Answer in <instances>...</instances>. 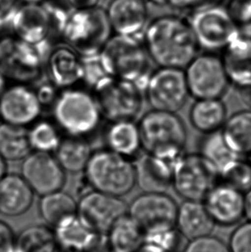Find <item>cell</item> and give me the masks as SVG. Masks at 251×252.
I'll return each mask as SVG.
<instances>
[{"label": "cell", "instance_id": "obj_21", "mask_svg": "<svg viewBox=\"0 0 251 252\" xmlns=\"http://www.w3.org/2000/svg\"><path fill=\"white\" fill-rule=\"evenodd\" d=\"M53 229L59 250L65 252H92L100 246H107L106 235L94 232L77 215L64 219Z\"/></svg>", "mask_w": 251, "mask_h": 252}, {"label": "cell", "instance_id": "obj_44", "mask_svg": "<svg viewBox=\"0 0 251 252\" xmlns=\"http://www.w3.org/2000/svg\"><path fill=\"white\" fill-rule=\"evenodd\" d=\"M0 252H18L17 237L6 222L0 220Z\"/></svg>", "mask_w": 251, "mask_h": 252}, {"label": "cell", "instance_id": "obj_45", "mask_svg": "<svg viewBox=\"0 0 251 252\" xmlns=\"http://www.w3.org/2000/svg\"><path fill=\"white\" fill-rule=\"evenodd\" d=\"M18 0H0V22L9 20L17 9Z\"/></svg>", "mask_w": 251, "mask_h": 252}, {"label": "cell", "instance_id": "obj_26", "mask_svg": "<svg viewBox=\"0 0 251 252\" xmlns=\"http://www.w3.org/2000/svg\"><path fill=\"white\" fill-rule=\"evenodd\" d=\"M103 138L106 148L132 160L139 157L142 149L139 125L135 121L109 123Z\"/></svg>", "mask_w": 251, "mask_h": 252}, {"label": "cell", "instance_id": "obj_7", "mask_svg": "<svg viewBox=\"0 0 251 252\" xmlns=\"http://www.w3.org/2000/svg\"><path fill=\"white\" fill-rule=\"evenodd\" d=\"M113 35L106 10L100 7L73 10L68 15L62 41L81 56L98 55Z\"/></svg>", "mask_w": 251, "mask_h": 252}, {"label": "cell", "instance_id": "obj_42", "mask_svg": "<svg viewBox=\"0 0 251 252\" xmlns=\"http://www.w3.org/2000/svg\"><path fill=\"white\" fill-rule=\"evenodd\" d=\"M36 85L37 86L34 88L37 94L38 98L41 102L43 110L46 108L51 109L52 106L54 104L61 90L53 85L48 79L46 81L41 80L36 83Z\"/></svg>", "mask_w": 251, "mask_h": 252}, {"label": "cell", "instance_id": "obj_46", "mask_svg": "<svg viewBox=\"0 0 251 252\" xmlns=\"http://www.w3.org/2000/svg\"><path fill=\"white\" fill-rule=\"evenodd\" d=\"M73 10L89 9L97 6L100 0H58Z\"/></svg>", "mask_w": 251, "mask_h": 252}, {"label": "cell", "instance_id": "obj_19", "mask_svg": "<svg viewBox=\"0 0 251 252\" xmlns=\"http://www.w3.org/2000/svg\"><path fill=\"white\" fill-rule=\"evenodd\" d=\"M202 201L215 225L229 227L245 218V194L222 182H219Z\"/></svg>", "mask_w": 251, "mask_h": 252}, {"label": "cell", "instance_id": "obj_40", "mask_svg": "<svg viewBox=\"0 0 251 252\" xmlns=\"http://www.w3.org/2000/svg\"><path fill=\"white\" fill-rule=\"evenodd\" d=\"M231 252H251V220L238 225L229 239Z\"/></svg>", "mask_w": 251, "mask_h": 252}, {"label": "cell", "instance_id": "obj_34", "mask_svg": "<svg viewBox=\"0 0 251 252\" xmlns=\"http://www.w3.org/2000/svg\"><path fill=\"white\" fill-rule=\"evenodd\" d=\"M63 136L53 119L40 118L28 127L29 142L33 152L55 154Z\"/></svg>", "mask_w": 251, "mask_h": 252}, {"label": "cell", "instance_id": "obj_43", "mask_svg": "<svg viewBox=\"0 0 251 252\" xmlns=\"http://www.w3.org/2000/svg\"><path fill=\"white\" fill-rule=\"evenodd\" d=\"M226 0H164L169 6L177 10L193 11L202 7L222 4Z\"/></svg>", "mask_w": 251, "mask_h": 252}, {"label": "cell", "instance_id": "obj_25", "mask_svg": "<svg viewBox=\"0 0 251 252\" xmlns=\"http://www.w3.org/2000/svg\"><path fill=\"white\" fill-rule=\"evenodd\" d=\"M214 226L203 201L184 200L178 205L176 227L188 241L210 235Z\"/></svg>", "mask_w": 251, "mask_h": 252}, {"label": "cell", "instance_id": "obj_5", "mask_svg": "<svg viewBox=\"0 0 251 252\" xmlns=\"http://www.w3.org/2000/svg\"><path fill=\"white\" fill-rule=\"evenodd\" d=\"M142 149L157 157H182L185 153L187 127L177 113L152 109L138 123Z\"/></svg>", "mask_w": 251, "mask_h": 252}, {"label": "cell", "instance_id": "obj_16", "mask_svg": "<svg viewBox=\"0 0 251 252\" xmlns=\"http://www.w3.org/2000/svg\"><path fill=\"white\" fill-rule=\"evenodd\" d=\"M43 111L32 85L11 83L0 95V119L3 123L28 128L41 118Z\"/></svg>", "mask_w": 251, "mask_h": 252}, {"label": "cell", "instance_id": "obj_49", "mask_svg": "<svg viewBox=\"0 0 251 252\" xmlns=\"http://www.w3.org/2000/svg\"><path fill=\"white\" fill-rule=\"evenodd\" d=\"M7 164L6 161L0 156V179L6 174Z\"/></svg>", "mask_w": 251, "mask_h": 252}, {"label": "cell", "instance_id": "obj_52", "mask_svg": "<svg viewBox=\"0 0 251 252\" xmlns=\"http://www.w3.org/2000/svg\"><path fill=\"white\" fill-rule=\"evenodd\" d=\"M250 162H251V159H250Z\"/></svg>", "mask_w": 251, "mask_h": 252}, {"label": "cell", "instance_id": "obj_6", "mask_svg": "<svg viewBox=\"0 0 251 252\" xmlns=\"http://www.w3.org/2000/svg\"><path fill=\"white\" fill-rule=\"evenodd\" d=\"M84 172L92 189L117 197L130 193L137 184L134 161L108 148L93 151Z\"/></svg>", "mask_w": 251, "mask_h": 252}, {"label": "cell", "instance_id": "obj_29", "mask_svg": "<svg viewBox=\"0 0 251 252\" xmlns=\"http://www.w3.org/2000/svg\"><path fill=\"white\" fill-rule=\"evenodd\" d=\"M92 154L87 139L64 135L54 154L65 172L79 173L85 171Z\"/></svg>", "mask_w": 251, "mask_h": 252}, {"label": "cell", "instance_id": "obj_53", "mask_svg": "<svg viewBox=\"0 0 251 252\" xmlns=\"http://www.w3.org/2000/svg\"></svg>", "mask_w": 251, "mask_h": 252}, {"label": "cell", "instance_id": "obj_17", "mask_svg": "<svg viewBox=\"0 0 251 252\" xmlns=\"http://www.w3.org/2000/svg\"><path fill=\"white\" fill-rule=\"evenodd\" d=\"M21 176L40 196L62 190L66 182V172L50 153L32 151L23 160Z\"/></svg>", "mask_w": 251, "mask_h": 252}, {"label": "cell", "instance_id": "obj_28", "mask_svg": "<svg viewBox=\"0 0 251 252\" xmlns=\"http://www.w3.org/2000/svg\"><path fill=\"white\" fill-rule=\"evenodd\" d=\"M111 252H137L145 244V232L128 215L118 219L106 234Z\"/></svg>", "mask_w": 251, "mask_h": 252}, {"label": "cell", "instance_id": "obj_31", "mask_svg": "<svg viewBox=\"0 0 251 252\" xmlns=\"http://www.w3.org/2000/svg\"><path fill=\"white\" fill-rule=\"evenodd\" d=\"M38 210L44 221L54 228L64 219L77 215L78 202L62 189L41 196Z\"/></svg>", "mask_w": 251, "mask_h": 252}, {"label": "cell", "instance_id": "obj_24", "mask_svg": "<svg viewBox=\"0 0 251 252\" xmlns=\"http://www.w3.org/2000/svg\"><path fill=\"white\" fill-rule=\"evenodd\" d=\"M34 195L21 174H5L0 179V215L6 217L24 215L33 204Z\"/></svg>", "mask_w": 251, "mask_h": 252}, {"label": "cell", "instance_id": "obj_4", "mask_svg": "<svg viewBox=\"0 0 251 252\" xmlns=\"http://www.w3.org/2000/svg\"><path fill=\"white\" fill-rule=\"evenodd\" d=\"M107 75L134 83L144 93L152 73L149 55L139 38L113 34L99 53Z\"/></svg>", "mask_w": 251, "mask_h": 252}, {"label": "cell", "instance_id": "obj_1", "mask_svg": "<svg viewBox=\"0 0 251 252\" xmlns=\"http://www.w3.org/2000/svg\"><path fill=\"white\" fill-rule=\"evenodd\" d=\"M142 36L151 61L158 67L184 69L200 50L188 21L177 15L154 18Z\"/></svg>", "mask_w": 251, "mask_h": 252}, {"label": "cell", "instance_id": "obj_13", "mask_svg": "<svg viewBox=\"0 0 251 252\" xmlns=\"http://www.w3.org/2000/svg\"><path fill=\"white\" fill-rule=\"evenodd\" d=\"M189 95L184 69L158 67L151 73L145 98L152 109L177 113Z\"/></svg>", "mask_w": 251, "mask_h": 252}, {"label": "cell", "instance_id": "obj_2", "mask_svg": "<svg viewBox=\"0 0 251 252\" xmlns=\"http://www.w3.org/2000/svg\"><path fill=\"white\" fill-rule=\"evenodd\" d=\"M71 10L58 0L24 3L11 15L10 30L16 37L36 48L44 60L52 46L62 41V31Z\"/></svg>", "mask_w": 251, "mask_h": 252}, {"label": "cell", "instance_id": "obj_48", "mask_svg": "<svg viewBox=\"0 0 251 252\" xmlns=\"http://www.w3.org/2000/svg\"><path fill=\"white\" fill-rule=\"evenodd\" d=\"M137 252H165L162 251V250L158 249V248H157L155 246H151V245H148V244H144L143 245L142 247L140 248V249Z\"/></svg>", "mask_w": 251, "mask_h": 252}, {"label": "cell", "instance_id": "obj_8", "mask_svg": "<svg viewBox=\"0 0 251 252\" xmlns=\"http://www.w3.org/2000/svg\"><path fill=\"white\" fill-rule=\"evenodd\" d=\"M0 72L7 81L34 85L44 75V60L36 48L16 37L10 24L0 27Z\"/></svg>", "mask_w": 251, "mask_h": 252}, {"label": "cell", "instance_id": "obj_15", "mask_svg": "<svg viewBox=\"0 0 251 252\" xmlns=\"http://www.w3.org/2000/svg\"><path fill=\"white\" fill-rule=\"evenodd\" d=\"M126 214L127 205L121 197L92 189L82 194L78 202V218L102 235H106L113 224Z\"/></svg>", "mask_w": 251, "mask_h": 252}, {"label": "cell", "instance_id": "obj_3", "mask_svg": "<svg viewBox=\"0 0 251 252\" xmlns=\"http://www.w3.org/2000/svg\"><path fill=\"white\" fill-rule=\"evenodd\" d=\"M50 110L52 119L65 136L87 139L103 121L93 92L79 85L61 90Z\"/></svg>", "mask_w": 251, "mask_h": 252}, {"label": "cell", "instance_id": "obj_50", "mask_svg": "<svg viewBox=\"0 0 251 252\" xmlns=\"http://www.w3.org/2000/svg\"><path fill=\"white\" fill-rule=\"evenodd\" d=\"M8 85V81L7 79L4 78V76L0 72V95L2 94V92L4 91V89L6 88Z\"/></svg>", "mask_w": 251, "mask_h": 252}, {"label": "cell", "instance_id": "obj_38", "mask_svg": "<svg viewBox=\"0 0 251 252\" xmlns=\"http://www.w3.org/2000/svg\"><path fill=\"white\" fill-rule=\"evenodd\" d=\"M82 84L91 91L107 75L98 55L82 56Z\"/></svg>", "mask_w": 251, "mask_h": 252}, {"label": "cell", "instance_id": "obj_41", "mask_svg": "<svg viewBox=\"0 0 251 252\" xmlns=\"http://www.w3.org/2000/svg\"><path fill=\"white\" fill-rule=\"evenodd\" d=\"M226 8L240 29L251 27V0H229Z\"/></svg>", "mask_w": 251, "mask_h": 252}, {"label": "cell", "instance_id": "obj_20", "mask_svg": "<svg viewBox=\"0 0 251 252\" xmlns=\"http://www.w3.org/2000/svg\"><path fill=\"white\" fill-rule=\"evenodd\" d=\"M106 12L115 34L139 38L148 24L146 0H111Z\"/></svg>", "mask_w": 251, "mask_h": 252}, {"label": "cell", "instance_id": "obj_51", "mask_svg": "<svg viewBox=\"0 0 251 252\" xmlns=\"http://www.w3.org/2000/svg\"><path fill=\"white\" fill-rule=\"evenodd\" d=\"M24 3H42L48 0H21Z\"/></svg>", "mask_w": 251, "mask_h": 252}, {"label": "cell", "instance_id": "obj_12", "mask_svg": "<svg viewBox=\"0 0 251 252\" xmlns=\"http://www.w3.org/2000/svg\"><path fill=\"white\" fill-rule=\"evenodd\" d=\"M189 95L193 98H221L230 85L222 59L214 53L198 54L184 68Z\"/></svg>", "mask_w": 251, "mask_h": 252}, {"label": "cell", "instance_id": "obj_35", "mask_svg": "<svg viewBox=\"0 0 251 252\" xmlns=\"http://www.w3.org/2000/svg\"><path fill=\"white\" fill-rule=\"evenodd\" d=\"M199 143V154L219 170V173L228 164L240 158L228 147L221 130L204 134Z\"/></svg>", "mask_w": 251, "mask_h": 252}, {"label": "cell", "instance_id": "obj_32", "mask_svg": "<svg viewBox=\"0 0 251 252\" xmlns=\"http://www.w3.org/2000/svg\"><path fill=\"white\" fill-rule=\"evenodd\" d=\"M31 152L27 127L0 123V156L4 160H24Z\"/></svg>", "mask_w": 251, "mask_h": 252}, {"label": "cell", "instance_id": "obj_27", "mask_svg": "<svg viewBox=\"0 0 251 252\" xmlns=\"http://www.w3.org/2000/svg\"><path fill=\"white\" fill-rule=\"evenodd\" d=\"M190 124L203 134L223 128L227 120V107L221 98L197 99L188 113Z\"/></svg>", "mask_w": 251, "mask_h": 252}, {"label": "cell", "instance_id": "obj_14", "mask_svg": "<svg viewBox=\"0 0 251 252\" xmlns=\"http://www.w3.org/2000/svg\"><path fill=\"white\" fill-rule=\"evenodd\" d=\"M178 205L173 197L163 192H144L127 206V214L143 231L153 232L176 226Z\"/></svg>", "mask_w": 251, "mask_h": 252}, {"label": "cell", "instance_id": "obj_18", "mask_svg": "<svg viewBox=\"0 0 251 252\" xmlns=\"http://www.w3.org/2000/svg\"><path fill=\"white\" fill-rule=\"evenodd\" d=\"M46 79L60 90L82 84V56L63 42L53 45L44 58Z\"/></svg>", "mask_w": 251, "mask_h": 252}, {"label": "cell", "instance_id": "obj_37", "mask_svg": "<svg viewBox=\"0 0 251 252\" xmlns=\"http://www.w3.org/2000/svg\"><path fill=\"white\" fill-rule=\"evenodd\" d=\"M145 243L165 252H184L188 240L176 226L145 233Z\"/></svg>", "mask_w": 251, "mask_h": 252}, {"label": "cell", "instance_id": "obj_30", "mask_svg": "<svg viewBox=\"0 0 251 252\" xmlns=\"http://www.w3.org/2000/svg\"><path fill=\"white\" fill-rule=\"evenodd\" d=\"M228 147L238 156L251 155V109L235 112L221 129Z\"/></svg>", "mask_w": 251, "mask_h": 252}, {"label": "cell", "instance_id": "obj_39", "mask_svg": "<svg viewBox=\"0 0 251 252\" xmlns=\"http://www.w3.org/2000/svg\"><path fill=\"white\" fill-rule=\"evenodd\" d=\"M184 252H231L229 246L215 236L207 235L188 241Z\"/></svg>", "mask_w": 251, "mask_h": 252}, {"label": "cell", "instance_id": "obj_23", "mask_svg": "<svg viewBox=\"0 0 251 252\" xmlns=\"http://www.w3.org/2000/svg\"><path fill=\"white\" fill-rule=\"evenodd\" d=\"M230 85L251 90V35L240 34L222 51Z\"/></svg>", "mask_w": 251, "mask_h": 252}, {"label": "cell", "instance_id": "obj_47", "mask_svg": "<svg viewBox=\"0 0 251 252\" xmlns=\"http://www.w3.org/2000/svg\"><path fill=\"white\" fill-rule=\"evenodd\" d=\"M245 218L251 220V189L245 193Z\"/></svg>", "mask_w": 251, "mask_h": 252}, {"label": "cell", "instance_id": "obj_11", "mask_svg": "<svg viewBox=\"0 0 251 252\" xmlns=\"http://www.w3.org/2000/svg\"><path fill=\"white\" fill-rule=\"evenodd\" d=\"M220 182L219 170L199 153L184 154L174 170L171 186L188 201H203Z\"/></svg>", "mask_w": 251, "mask_h": 252}, {"label": "cell", "instance_id": "obj_22", "mask_svg": "<svg viewBox=\"0 0 251 252\" xmlns=\"http://www.w3.org/2000/svg\"><path fill=\"white\" fill-rule=\"evenodd\" d=\"M179 158L157 157L145 154L136 158L137 184L145 192H163L171 186L174 170Z\"/></svg>", "mask_w": 251, "mask_h": 252}, {"label": "cell", "instance_id": "obj_10", "mask_svg": "<svg viewBox=\"0 0 251 252\" xmlns=\"http://www.w3.org/2000/svg\"><path fill=\"white\" fill-rule=\"evenodd\" d=\"M200 49L223 51L241 34V29L223 4H214L193 10L188 19Z\"/></svg>", "mask_w": 251, "mask_h": 252}, {"label": "cell", "instance_id": "obj_36", "mask_svg": "<svg viewBox=\"0 0 251 252\" xmlns=\"http://www.w3.org/2000/svg\"><path fill=\"white\" fill-rule=\"evenodd\" d=\"M220 182L230 185L244 194L251 189V164L238 158L220 172Z\"/></svg>", "mask_w": 251, "mask_h": 252}, {"label": "cell", "instance_id": "obj_9", "mask_svg": "<svg viewBox=\"0 0 251 252\" xmlns=\"http://www.w3.org/2000/svg\"><path fill=\"white\" fill-rule=\"evenodd\" d=\"M92 92L108 123L135 121L142 111L145 93L134 83L106 76Z\"/></svg>", "mask_w": 251, "mask_h": 252}, {"label": "cell", "instance_id": "obj_33", "mask_svg": "<svg viewBox=\"0 0 251 252\" xmlns=\"http://www.w3.org/2000/svg\"><path fill=\"white\" fill-rule=\"evenodd\" d=\"M18 252H56L59 250L54 229L34 225L24 229L17 237Z\"/></svg>", "mask_w": 251, "mask_h": 252}]
</instances>
